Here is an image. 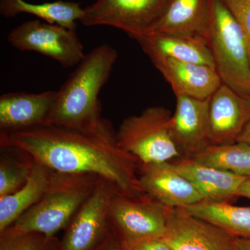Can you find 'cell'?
<instances>
[{
    "label": "cell",
    "mask_w": 250,
    "mask_h": 250,
    "mask_svg": "<svg viewBox=\"0 0 250 250\" xmlns=\"http://www.w3.org/2000/svg\"><path fill=\"white\" fill-rule=\"evenodd\" d=\"M0 145L18 148L55 172L95 174L122 193L142 192L137 173L140 163L118 146L116 132L107 120L92 131L47 125L1 133Z\"/></svg>",
    "instance_id": "6da1fadb"
},
{
    "label": "cell",
    "mask_w": 250,
    "mask_h": 250,
    "mask_svg": "<svg viewBox=\"0 0 250 250\" xmlns=\"http://www.w3.org/2000/svg\"><path fill=\"white\" fill-rule=\"evenodd\" d=\"M118 58L116 49L102 44L86 54L58 91L47 125L92 131L103 124L100 90L109 79Z\"/></svg>",
    "instance_id": "7a4b0ae2"
},
{
    "label": "cell",
    "mask_w": 250,
    "mask_h": 250,
    "mask_svg": "<svg viewBox=\"0 0 250 250\" xmlns=\"http://www.w3.org/2000/svg\"><path fill=\"white\" fill-rule=\"evenodd\" d=\"M100 179L95 174L54 171L48 188L42 198L20 216L12 226L20 231L55 236L67 228L93 193Z\"/></svg>",
    "instance_id": "3957f363"
},
{
    "label": "cell",
    "mask_w": 250,
    "mask_h": 250,
    "mask_svg": "<svg viewBox=\"0 0 250 250\" xmlns=\"http://www.w3.org/2000/svg\"><path fill=\"white\" fill-rule=\"evenodd\" d=\"M202 37L223 83L247 96L250 88V59L244 34L221 0H207Z\"/></svg>",
    "instance_id": "277c9868"
},
{
    "label": "cell",
    "mask_w": 250,
    "mask_h": 250,
    "mask_svg": "<svg viewBox=\"0 0 250 250\" xmlns=\"http://www.w3.org/2000/svg\"><path fill=\"white\" fill-rule=\"evenodd\" d=\"M172 116L167 108L152 106L128 117L116 131L118 146L140 164L170 162L183 157L171 134Z\"/></svg>",
    "instance_id": "5b68a950"
},
{
    "label": "cell",
    "mask_w": 250,
    "mask_h": 250,
    "mask_svg": "<svg viewBox=\"0 0 250 250\" xmlns=\"http://www.w3.org/2000/svg\"><path fill=\"white\" fill-rule=\"evenodd\" d=\"M168 207L144 192H115L108 208L110 231L120 244L161 238L165 232Z\"/></svg>",
    "instance_id": "8992f818"
},
{
    "label": "cell",
    "mask_w": 250,
    "mask_h": 250,
    "mask_svg": "<svg viewBox=\"0 0 250 250\" xmlns=\"http://www.w3.org/2000/svg\"><path fill=\"white\" fill-rule=\"evenodd\" d=\"M170 0H97L83 9L80 22L87 27L109 26L132 39L149 34Z\"/></svg>",
    "instance_id": "52a82bcc"
},
{
    "label": "cell",
    "mask_w": 250,
    "mask_h": 250,
    "mask_svg": "<svg viewBox=\"0 0 250 250\" xmlns=\"http://www.w3.org/2000/svg\"><path fill=\"white\" fill-rule=\"evenodd\" d=\"M8 41L18 50L37 52L64 67L77 66L85 56L76 29L41 20L26 21L14 28Z\"/></svg>",
    "instance_id": "ba28073f"
},
{
    "label": "cell",
    "mask_w": 250,
    "mask_h": 250,
    "mask_svg": "<svg viewBox=\"0 0 250 250\" xmlns=\"http://www.w3.org/2000/svg\"><path fill=\"white\" fill-rule=\"evenodd\" d=\"M117 188L100 178L95 190L65 229L62 250H90L110 232L108 208Z\"/></svg>",
    "instance_id": "9c48e42d"
},
{
    "label": "cell",
    "mask_w": 250,
    "mask_h": 250,
    "mask_svg": "<svg viewBox=\"0 0 250 250\" xmlns=\"http://www.w3.org/2000/svg\"><path fill=\"white\" fill-rule=\"evenodd\" d=\"M233 237L182 208L168 207L161 239L172 250H231Z\"/></svg>",
    "instance_id": "30bf717a"
},
{
    "label": "cell",
    "mask_w": 250,
    "mask_h": 250,
    "mask_svg": "<svg viewBox=\"0 0 250 250\" xmlns=\"http://www.w3.org/2000/svg\"><path fill=\"white\" fill-rule=\"evenodd\" d=\"M141 191L170 208H184L204 201L195 187L170 162L140 164Z\"/></svg>",
    "instance_id": "8fae6325"
},
{
    "label": "cell",
    "mask_w": 250,
    "mask_h": 250,
    "mask_svg": "<svg viewBox=\"0 0 250 250\" xmlns=\"http://www.w3.org/2000/svg\"><path fill=\"white\" fill-rule=\"evenodd\" d=\"M250 121V102L225 83L210 98L208 138L210 144L238 142Z\"/></svg>",
    "instance_id": "7c38bea8"
},
{
    "label": "cell",
    "mask_w": 250,
    "mask_h": 250,
    "mask_svg": "<svg viewBox=\"0 0 250 250\" xmlns=\"http://www.w3.org/2000/svg\"><path fill=\"white\" fill-rule=\"evenodd\" d=\"M171 120V134L182 155L190 157L210 145L208 138L210 98L178 95Z\"/></svg>",
    "instance_id": "4fadbf2b"
},
{
    "label": "cell",
    "mask_w": 250,
    "mask_h": 250,
    "mask_svg": "<svg viewBox=\"0 0 250 250\" xmlns=\"http://www.w3.org/2000/svg\"><path fill=\"white\" fill-rule=\"evenodd\" d=\"M150 60L168 82L176 96L205 100L210 98L223 83L216 69L209 65L166 57Z\"/></svg>",
    "instance_id": "5bb4252c"
},
{
    "label": "cell",
    "mask_w": 250,
    "mask_h": 250,
    "mask_svg": "<svg viewBox=\"0 0 250 250\" xmlns=\"http://www.w3.org/2000/svg\"><path fill=\"white\" fill-rule=\"evenodd\" d=\"M56 91L41 93H9L0 98L1 133L23 131L45 125L55 100Z\"/></svg>",
    "instance_id": "9a60e30c"
},
{
    "label": "cell",
    "mask_w": 250,
    "mask_h": 250,
    "mask_svg": "<svg viewBox=\"0 0 250 250\" xmlns=\"http://www.w3.org/2000/svg\"><path fill=\"white\" fill-rule=\"evenodd\" d=\"M195 187L204 201L228 202L238 197L246 177L204 165L188 156L170 162Z\"/></svg>",
    "instance_id": "2e32d148"
},
{
    "label": "cell",
    "mask_w": 250,
    "mask_h": 250,
    "mask_svg": "<svg viewBox=\"0 0 250 250\" xmlns=\"http://www.w3.org/2000/svg\"><path fill=\"white\" fill-rule=\"evenodd\" d=\"M136 41L150 59L166 57L215 67L209 49L202 36L149 34Z\"/></svg>",
    "instance_id": "e0dca14e"
},
{
    "label": "cell",
    "mask_w": 250,
    "mask_h": 250,
    "mask_svg": "<svg viewBox=\"0 0 250 250\" xmlns=\"http://www.w3.org/2000/svg\"><path fill=\"white\" fill-rule=\"evenodd\" d=\"M207 0H170L149 34L202 35Z\"/></svg>",
    "instance_id": "ac0fdd59"
},
{
    "label": "cell",
    "mask_w": 250,
    "mask_h": 250,
    "mask_svg": "<svg viewBox=\"0 0 250 250\" xmlns=\"http://www.w3.org/2000/svg\"><path fill=\"white\" fill-rule=\"evenodd\" d=\"M53 173L54 170L35 161L25 184L14 193L0 197V231L11 226L42 198Z\"/></svg>",
    "instance_id": "d6986e66"
},
{
    "label": "cell",
    "mask_w": 250,
    "mask_h": 250,
    "mask_svg": "<svg viewBox=\"0 0 250 250\" xmlns=\"http://www.w3.org/2000/svg\"><path fill=\"white\" fill-rule=\"evenodd\" d=\"M83 9L80 3L62 0L32 4L24 0H0V14L3 17H16L27 14L40 18L41 21L57 24L70 29H76L77 21H80Z\"/></svg>",
    "instance_id": "ffe728a7"
},
{
    "label": "cell",
    "mask_w": 250,
    "mask_h": 250,
    "mask_svg": "<svg viewBox=\"0 0 250 250\" xmlns=\"http://www.w3.org/2000/svg\"><path fill=\"white\" fill-rule=\"evenodd\" d=\"M182 208L230 236L250 240V207H238L228 202L202 201Z\"/></svg>",
    "instance_id": "44dd1931"
},
{
    "label": "cell",
    "mask_w": 250,
    "mask_h": 250,
    "mask_svg": "<svg viewBox=\"0 0 250 250\" xmlns=\"http://www.w3.org/2000/svg\"><path fill=\"white\" fill-rule=\"evenodd\" d=\"M190 158L219 170L250 177V145L246 143L210 144Z\"/></svg>",
    "instance_id": "7402d4cb"
},
{
    "label": "cell",
    "mask_w": 250,
    "mask_h": 250,
    "mask_svg": "<svg viewBox=\"0 0 250 250\" xmlns=\"http://www.w3.org/2000/svg\"><path fill=\"white\" fill-rule=\"evenodd\" d=\"M0 197L11 195L25 184L34 167V161L28 153L18 148L1 146Z\"/></svg>",
    "instance_id": "603a6c76"
},
{
    "label": "cell",
    "mask_w": 250,
    "mask_h": 250,
    "mask_svg": "<svg viewBox=\"0 0 250 250\" xmlns=\"http://www.w3.org/2000/svg\"><path fill=\"white\" fill-rule=\"evenodd\" d=\"M0 250H62V245L55 236L20 231L11 225L0 231Z\"/></svg>",
    "instance_id": "cb8c5ba5"
},
{
    "label": "cell",
    "mask_w": 250,
    "mask_h": 250,
    "mask_svg": "<svg viewBox=\"0 0 250 250\" xmlns=\"http://www.w3.org/2000/svg\"><path fill=\"white\" fill-rule=\"evenodd\" d=\"M241 27L248 45L250 59V0H221Z\"/></svg>",
    "instance_id": "d4e9b609"
},
{
    "label": "cell",
    "mask_w": 250,
    "mask_h": 250,
    "mask_svg": "<svg viewBox=\"0 0 250 250\" xmlns=\"http://www.w3.org/2000/svg\"><path fill=\"white\" fill-rule=\"evenodd\" d=\"M122 250H172L161 238H151L121 245Z\"/></svg>",
    "instance_id": "484cf974"
},
{
    "label": "cell",
    "mask_w": 250,
    "mask_h": 250,
    "mask_svg": "<svg viewBox=\"0 0 250 250\" xmlns=\"http://www.w3.org/2000/svg\"><path fill=\"white\" fill-rule=\"evenodd\" d=\"M90 250H122V248L116 237L110 231L103 241Z\"/></svg>",
    "instance_id": "4316f807"
},
{
    "label": "cell",
    "mask_w": 250,
    "mask_h": 250,
    "mask_svg": "<svg viewBox=\"0 0 250 250\" xmlns=\"http://www.w3.org/2000/svg\"><path fill=\"white\" fill-rule=\"evenodd\" d=\"M231 250H250V240L233 237Z\"/></svg>",
    "instance_id": "83f0119b"
},
{
    "label": "cell",
    "mask_w": 250,
    "mask_h": 250,
    "mask_svg": "<svg viewBox=\"0 0 250 250\" xmlns=\"http://www.w3.org/2000/svg\"><path fill=\"white\" fill-rule=\"evenodd\" d=\"M238 197H246L250 200V177H246L242 184L238 190Z\"/></svg>",
    "instance_id": "f1b7e54d"
},
{
    "label": "cell",
    "mask_w": 250,
    "mask_h": 250,
    "mask_svg": "<svg viewBox=\"0 0 250 250\" xmlns=\"http://www.w3.org/2000/svg\"><path fill=\"white\" fill-rule=\"evenodd\" d=\"M238 141L246 143L250 145V121L246 125L245 129L243 130V133H242Z\"/></svg>",
    "instance_id": "f546056e"
},
{
    "label": "cell",
    "mask_w": 250,
    "mask_h": 250,
    "mask_svg": "<svg viewBox=\"0 0 250 250\" xmlns=\"http://www.w3.org/2000/svg\"><path fill=\"white\" fill-rule=\"evenodd\" d=\"M246 98H248L250 102V88H249V90H248V93H247Z\"/></svg>",
    "instance_id": "4dcf8cb0"
}]
</instances>
